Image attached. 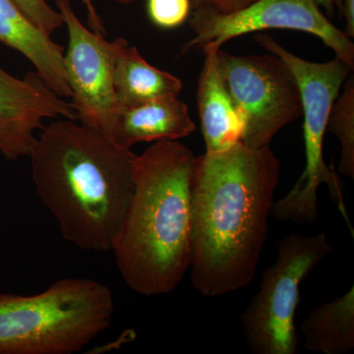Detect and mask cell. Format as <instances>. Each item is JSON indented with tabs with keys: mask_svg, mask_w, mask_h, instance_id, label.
<instances>
[{
	"mask_svg": "<svg viewBox=\"0 0 354 354\" xmlns=\"http://www.w3.org/2000/svg\"><path fill=\"white\" fill-rule=\"evenodd\" d=\"M281 162L271 147L239 142L196 157L191 180V281L207 297L245 288L269 230Z\"/></svg>",
	"mask_w": 354,
	"mask_h": 354,
	"instance_id": "cell-1",
	"label": "cell"
},
{
	"mask_svg": "<svg viewBox=\"0 0 354 354\" xmlns=\"http://www.w3.org/2000/svg\"><path fill=\"white\" fill-rule=\"evenodd\" d=\"M255 1L256 0H191V4L193 9L209 7L218 12L230 14L242 10Z\"/></svg>",
	"mask_w": 354,
	"mask_h": 354,
	"instance_id": "cell-19",
	"label": "cell"
},
{
	"mask_svg": "<svg viewBox=\"0 0 354 354\" xmlns=\"http://www.w3.org/2000/svg\"><path fill=\"white\" fill-rule=\"evenodd\" d=\"M109 286L66 278L38 295L0 293V354H73L113 322Z\"/></svg>",
	"mask_w": 354,
	"mask_h": 354,
	"instance_id": "cell-4",
	"label": "cell"
},
{
	"mask_svg": "<svg viewBox=\"0 0 354 354\" xmlns=\"http://www.w3.org/2000/svg\"><path fill=\"white\" fill-rule=\"evenodd\" d=\"M316 2L326 11L329 19L334 17L337 12L339 18H342V0H316Z\"/></svg>",
	"mask_w": 354,
	"mask_h": 354,
	"instance_id": "cell-22",
	"label": "cell"
},
{
	"mask_svg": "<svg viewBox=\"0 0 354 354\" xmlns=\"http://www.w3.org/2000/svg\"><path fill=\"white\" fill-rule=\"evenodd\" d=\"M195 130L185 102L178 97H169L121 109L111 140L131 149L142 142L178 141Z\"/></svg>",
	"mask_w": 354,
	"mask_h": 354,
	"instance_id": "cell-13",
	"label": "cell"
},
{
	"mask_svg": "<svg viewBox=\"0 0 354 354\" xmlns=\"http://www.w3.org/2000/svg\"><path fill=\"white\" fill-rule=\"evenodd\" d=\"M342 95L337 97L327 131L334 134L341 144L339 171L342 176L354 178V79L351 76L344 82Z\"/></svg>",
	"mask_w": 354,
	"mask_h": 354,
	"instance_id": "cell-16",
	"label": "cell"
},
{
	"mask_svg": "<svg viewBox=\"0 0 354 354\" xmlns=\"http://www.w3.org/2000/svg\"><path fill=\"white\" fill-rule=\"evenodd\" d=\"M216 65L223 85L243 121L241 143L270 147L286 125L302 115L297 79L281 57L235 55L218 48Z\"/></svg>",
	"mask_w": 354,
	"mask_h": 354,
	"instance_id": "cell-7",
	"label": "cell"
},
{
	"mask_svg": "<svg viewBox=\"0 0 354 354\" xmlns=\"http://www.w3.org/2000/svg\"><path fill=\"white\" fill-rule=\"evenodd\" d=\"M113 82L120 111L153 100L178 97L183 86L178 77L147 62L128 41L118 53Z\"/></svg>",
	"mask_w": 354,
	"mask_h": 354,
	"instance_id": "cell-14",
	"label": "cell"
},
{
	"mask_svg": "<svg viewBox=\"0 0 354 354\" xmlns=\"http://www.w3.org/2000/svg\"><path fill=\"white\" fill-rule=\"evenodd\" d=\"M195 162L188 147L169 140L135 157L134 191L111 251L123 281L140 295L171 293L189 270Z\"/></svg>",
	"mask_w": 354,
	"mask_h": 354,
	"instance_id": "cell-3",
	"label": "cell"
},
{
	"mask_svg": "<svg viewBox=\"0 0 354 354\" xmlns=\"http://www.w3.org/2000/svg\"><path fill=\"white\" fill-rule=\"evenodd\" d=\"M109 1L116 2V3L120 4H129L132 3V2H134L135 0H109Z\"/></svg>",
	"mask_w": 354,
	"mask_h": 354,
	"instance_id": "cell-23",
	"label": "cell"
},
{
	"mask_svg": "<svg viewBox=\"0 0 354 354\" xmlns=\"http://www.w3.org/2000/svg\"><path fill=\"white\" fill-rule=\"evenodd\" d=\"M0 43L20 53L62 97H71L65 76L64 48L51 39L14 0H0Z\"/></svg>",
	"mask_w": 354,
	"mask_h": 354,
	"instance_id": "cell-11",
	"label": "cell"
},
{
	"mask_svg": "<svg viewBox=\"0 0 354 354\" xmlns=\"http://www.w3.org/2000/svg\"><path fill=\"white\" fill-rule=\"evenodd\" d=\"M135 157L76 120L41 129L29 155L32 181L65 241L85 251H111L134 191Z\"/></svg>",
	"mask_w": 354,
	"mask_h": 354,
	"instance_id": "cell-2",
	"label": "cell"
},
{
	"mask_svg": "<svg viewBox=\"0 0 354 354\" xmlns=\"http://www.w3.org/2000/svg\"><path fill=\"white\" fill-rule=\"evenodd\" d=\"M78 120L72 102L55 94L37 71L16 78L0 67V153L8 160L29 157L44 121Z\"/></svg>",
	"mask_w": 354,
	"mask_h": 354,
	"instance_id": "cell-10",
	"label": "cell"
},
{
	"mask_svg": "<svg viewBox=\"0 0 354 354\" xmlns=\"http://www.w3.org/2000/svg\"><path fill=\"white\" fill-rule=\"evenodd\" d=\"M304 346L312 353L346 354L354 348V286L312 310L301 324Z\"/></svg>",
	"mask_w": 354,
	"mask_h": 354,
	"instance_id": "cell-15",
	"label": "cell"
},
{
	"mask_svg": "<svg viewBox=\"0 0 354 354\" xmlns=\"http://www.w3.org/2000/svg\"><path fill=\"white\" fill-rule=\"evenodd\" d=\"M342 17L346 19V32L348 38H354V0H342Z\"/></svg>",
	"mask_w": 354,
	"mask_h": 354,
	"instance_id": "cell-21",
	"label": "cell"
},
{
	"mask_svg": "<svg viewBox=\"0 0 354 354\" xmlns=\"http://www.w3.org/2000/svg\"><path fill=\"white\" fill-rule=\"evenodd\" d=\"M255 41L269 53L281 57L292 71L299 88L304 118V171L290 192L272 203L271 215L281 221L313 225L319 216L318 189L326 184L353 237L354 230L346 211L341 183L323 157L324 136L327 132L330 111L353 69L337 57L322 64L302 59L262 32H256Z\"/></svg>",
	"mask_w": 354,
	"mask_h": 354,
	"instance_id": "cell-5",
	"label": "cell"
},
{
	"mask_svg": "<svg viewBox=\"0 0 354 354\" xmlns=\"http://www.w3.org/2000/svg\"><path fill=\"white\" fill-rule=\"evenodd\" d=\"M82 2L86 7V10H87L88 29L92 30L95 34L106 36V28H104V23H102L101 16L97 13L93 0H82Z\"/></svg>",
	"mask_w": 354,
	"mask_h": 354,
	"instance_id": "cell-20",
	"label": "cell"
},
{
	"mask_svg": "<svg viewBox=\"0 0 354 354\" xmlns=\"http://www.w3.org/2000/svg\"><path fill=\"white\" fill-rule=\"evenodd\" d=\"M147 14L156 27L176 29L190 17L191 0H147Z\"/></svg>",
	"mask_w": 354,
	"mask_h": 354,
	"instance_id": "cell-17",
	"label": "cell"
},
{
	"mask_svg": "<svg viewBox=\"0 0 354 354\" xmlns=\"http://www.w3.org/2000/svg\"><path fill=\"white\" fill-rule=\"evenodd\" d=\"M194 37L184 44L180 55L195 48H221L237 37L266 30H290L313 35L354 68V44L321 10L316 0H256L242 10L223 14L199 7L190 14Z\"/></svg>",
	"mask_w": 354,
	"mask_h": 354,
	"instance_id": "cell-8",
	"label": "cell"
},
{
	"mask_svg": "<svg viewBox=\"0 0 354 354\" xmlns=\"http://www.w3.org/2000/svg\"><path fill=\"white\" fill-rule=\"evenodd\" d=\"M334 251L327 234H290L279 241L274 264L263 272L259 290L241 315L247 348L254 354H295L299 288Z\"/></svg>",
	"mask_w": 354,
	"mask_h": 354,
	"instance_id": "cell-6",
	"label": "cell"
},
{
	"mask_svg": "<svg viewBox=\"0 0 354 354\" xmlns=\"http://www.w3.org/2000/svg\"><path fill=\"white\" fill-rule=\"evenodd\" d=\"M23 12L38 25L44 32L51 37L55 31L62 28L64 20L59 11L55 10L46 0H14Z\"/></svg>",
	"mask_w": 354,
	"mask_h": 354,
	"instance_id": "cell-18",
	"label": "cell"
},
{
	"mask_svg": "<svg viewBox=\"0 0 354 354\" xmlns=\"http://www.w3.org/2000/svg\"><path fill=\"white\" fill-rule=\"evenodd\" d=\"M213 48H205L197 88V108L206 153L227 150L241 142L243 121L223 85Z\"/></svg>",
	"mask_w": 354,
	"mask_h": 354,
	"instance_id": "cell-12",
	"label": "cell"
},
{
	"mask_svg": "<svg viewBox=\"0 0 354 354\" xmlns=\"http://www.w3.org/2000/svg\"><path fill=\"white\" fill-rule=\"evenodd\" d=\"M55 2L68 31L64 71L78 120L111 140L120 113L114 92V68L127 41H106L79 20L69 0Z\"/></svg>",
	"mask_w": 354,
	"mask_h": 354,
	"instance_id": "cell-9",
	"label": "cell"
}]
</instances>
